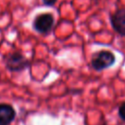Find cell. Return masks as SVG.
<instances>
[{
    "instance_id": "3",
    "label": "cell",
    "mask_w": 125,
    "mask_h": 125,
    "mask_svg": "<svg viewBox=\"0 0 125 125\" xmlns=\"http://www.w3.org/2000/svg\"><path fill=\"white\" fill-rule=\"evenodd\" d=\"M53 25H54V17L52 14H48V13L38 15L33 21V28L41 34L49 33Z\"/></svg>"
},
{
    "instance_id": "6",
    "label": "cell",
    "mask_w": 125,
    "mask_h": 125,
    "mask_svg": "<svg viewBox=\"0 0 125 125\" xmlns=\"http://www.w3.org/2000/svg\"><path fill=\"white\" fill-rule=\"evenodd\" d=\"M118 115L119 117L125 121V102L122 103L120 105H119V108H118Z\"/></svg>"
},
{
    "instance_id": "7",
    "label": "cell",
    "mask_w": 125,
    "mask_h": 125,
    "mask_svg": "<svg viewBox=\"0 0 125 125\" xmlns=\"http://www.w3.org/2000/svg\"><path fill=\"white\" fill-rule=\"evenodd\" d=\"M43 4L46 6H54L58 0H42Z\"/></svg>"
},
{
    "instance_id": "1",
    "label": "cell",
    "mask_w": 125,
    "mask_h": 125,
    "mask_svg": "<svg viewBox=\"0 0 125 125\" xmlns=\"http://www.w3.org/2000/svg\"><path fill=\"white\" fill-rule=\"evenodd\" d=\"M115 63V56L112 52L107 50H102L96 53L91 61V66L97 70L102 71L113 65Z\"/></svg>"
},
{
    "instance_id": "5",
    "label": "cell",
    "mask_w": 125,
    "mask_h": 125,
    "mask_svg": "<svg viewBox=\"0 0 125 125\" xmlns=\"http://www.w3.org/2000/svg\"><path fill=\"white\" fill-rule=\"evenodd\" d=\"M16 117V111L11 104H0V125H10Z\"/></svg>"
},
{
    "instance_id": "4",
    "label": "cell",
    "mask_w": 125,
    "mask_h": 125,
    "mask_svg": "<svg viewBox=\"0 0 125 125\" xmlns=\"http://www.w3.org/2000/svg\"><path fill=\"white\" fill-rule=\"evenodd\" d=\"M112 28L121 36H125V9H117L110 15Z\"/></svg>"
},
{
    "instance_id": "2",
    "label": "cell",
    "mask_w": 125,
    "mask_h": 125,
    "mask_svg": "<svg viewBox=\"0 0 125 125\" xmlns=\"http://www.w3.org/2000/svg\"><path fill=\"white\" fill-rule=\"evenodd\" d=\"M5 63L9 70L11 71H21L28 67L29 62L27 59L19 52H14L9 54L5 58Z\"/></svg>"
}]
</instances>
